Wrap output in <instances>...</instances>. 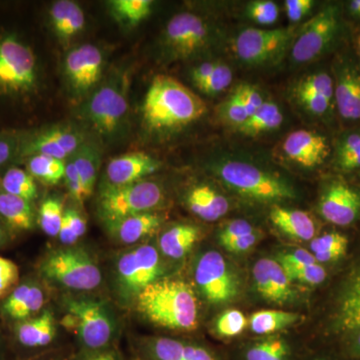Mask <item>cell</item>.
I'll list each match as a JSON object with an SVG mask.
<instances>
[{
  "mask_svg": "<svg viewBox=\"0 0 360 360\" xmlns=\"http://www.w3.org/2000/svg\"><path fill=\"white\" fill-rule=\"evenodd\" d=\"M206 105L179 80L168 75H156L149 85L142 120L149 131L168 132L191 124L202 117Z\"/></svg>",
  "mask_w": 360,
  "mask_h": 360,
  "instance_id": "cell-1",
  "label": "cell"
},
{
  "mask_svg": "<svg viewBox=\"0 0 360 360\" xmlns=\"http://www.w3.org/2000/svg\"><path fill=\"white\" fill-rule=\"evenodd\" d=\"M135 303L139 314L160 328L189 331L198 326V298L181 279H158L139 293Z\"/></svg>",
  "mask_w": 360,
  "mask_h": 360,
  "instance_id": "cell-2",
  "label": "cell"
},
{
  "mask_svg": "<svg viewBox=\"0 0 360 360\" xmlns=\"http://www.w3.org/2000/svg\"><path fill=\"white\" fill-rule=\"evenodd\" d=\"M127 75H110L99 84L80 108V117L90 129L108 141L120 139L129 117Z\"/></svg>",
  "mask_w": 360,
  "mask_h": 360,
  "instance_id": "cell-3",
  "label": "cell"
},
{
  "mask_svg": "<svg viewBox=\"0 0 360 360\" xmlns=\"http://www.w3.org/2000/svg\"><path fill=\"white\" fill-rule=\"evenodd\" d=\"M63 326L77 336L84 352L111 347L117 333L115 312L108 302L92 297L65 300Z\"/></svg>",
  "mask_w": 360,
  "mask_h": 360,
  "instance_id": "cell-4",
  "label": "cell"
},
{
  "mask_svg": "<svg viewBox=\"0 0 360 360\" xmlns=\"http://www.w3.org/2000/svg\"><path fill=\"white\" fill-rule=\"evenodd\" d=\"M40 276L52 284L75 291L96 290L103 274L94 257L79 248L52 251L39 264Z\"/></svg>",
  "mask_w": 360,
  "mask_h": 360,
  "instance_id": "cell-5",
  "label": "cell"
},
{
  "mask_svg": "<svg viewBox=\"0 0 360 360\" xmlns=\"http://www.w3.org/2000/svg\"><path fill=\"white\" fill-rule=\"evenodd\" d=\"M217 174L225 186L251 200L278 202L295 198L292 186L285 180L245 161H224Z\"/></svg>",
  "mask_w": 360,
  "mask_h": 360,
  "instance_id": "cell-6",
  "label": "cell"
},
{
  "mask_svg": "<svg viewBox=\"0 0 360 360\" xmlns=\"http://www.w3.org/2000/svg\"><path fill=\"white\" fill-rule=\"evenodd\" d=\"M165 194L160 184L141 180L127 186H103L97 200V212L104 224L151 212L160 207Z\"/></svg>",
  "mask_w": 360,
  "mask_h": 360,
  "instance_id": "cell-7",
  "label": "cell"
},
{
  "mask_svg": "<svg viewBox=\"0 0 360 360\" xmlns=\"http://www.w3.org/2000/svg\"><path fill=\"white\" fill-rule=\"evenodd\" d=\"M162 271L160 252L155 246L142 245L131 248L116 260V291L125 303L135 302L144 288L160 279Z\"/></svg>",
  "mask_w": 360,
  "mask_h": 360,
  "instance_id": "cell-8",
  "label": "cell"
},
{
  "mask_svg": "<svg viewBox=\"0 0 360 360\" xmlns=\"http://www.w3.org/2000/svg\"><path fill=\"white\" fill-rule=\"evenodd\" d=\"M214 37L212 26L202 16L180 13L172 16L165 26L162 45L168 58L186 60L210 49Z\"/></svg>",
  "mask_w": 360,
  "mask_h": 360,
  "instance_id": "cell-9",
  "label": "cell"
},
{
  "mask_svg": "<svg viewBox=\"0 0 360 360\" xmlns=\"http://www.w3.org/2000/svg\"><path fill=\"white\" fill-rule=\"evenodd\" d=\"M37 58L32 49L13 34L0 37V91L23 94L37 85Z\"/></svg>",
  "mask_w": 360,
  "mask_h": 360,
  "instance_id": "cell-10",
  "label": "cell"
},
{
  "mask_svg": "<svg viewBox=\"0 0 360 360\" xmlns=\"http://www.w3.org/2000/svg\"><path fill=\"white\" fill-rule=\"evenodd\" d=\"M340 11L336 6H328L295 33L291 44V58L295 63H311L328 51L340 34Z\"/></svg>",
  "mask_w": 360,
  "mask_h": 360,
  "instance_id": "cell-11",
  "label": "cell"
},
{
  "mask_svg": "<svg viewBox=\"0 0 360 360\" xmlns=\"http://www.w3.org/2000/svg\"><path fill=\"white\" fill-rule=\"evenodd\" d=\"M295 37L292 28H248L236 37L234 51L245 65H264L281 58Z\"/></svg>",
  "mask_w": 360,
  "mask_h": 360,
  "instance_id": "cell-12",
  "label": "cell"
},
{
  "mask_svg": "<svg viewBox=\"0 0 360 360\" xmlns=\"http://www.w3.org/2000/svg\"><path fill=\"white\" fill-rule=\"evenodd\" d=\"M194 281L203 297L213 304L231 302L238 295V277L217 251H206L198 258Z\"/></svg>",
  "mask_w": 360,
  "mask_h": 360,
  "instance_id": "cell-13",
  "label": "cell"
},
{
  "mask_svg": "<svg viewBox=\"0 0 360 360\" xmlns=\"http://www.w3.org/2000/svg\"><path fill=\"white\" fill-rule=\"evenodd\" d=\"M105 58L96 45L85 44L71 49L65 58V77L71 94L78 98L89 97L101 84Z\"/></svg>",
  "mask_w": 360,
  "mask_h": 360,
  "instance_id": "cell-14",
  "label": "cell"
},
{
  "mask_svg": "<svg viewBox=\"0 0 360 360\" xmlns=\"http://www.w3.org/2000/svg\"><path fill=\"white\" fill-rule=\"evenodd\" d=\"M89 141L82 129L70 123L56 124L39 130L21 146L22 156H52L68 160Z\"/></svg>",
  "mask_w": 360,
  "mask_h": 360,
  "instance_id": "cell-15",
  "label": "cell"
},
{
  "mask_svg": "<svg viewBox=\"0 0 360 360\" xmlns=\"http://www.w3.org/2000/svg\"><path fill=\"white\" fill-rule=\"evenodd\" d=\"M319 210L329 224L348 226L360 219V191L345 180H328L319 198Z\"/></svg>",
  "mask_w": 360,
  "mask_h": 360,
  "instance_id": "cell-16",
  "label": "cell"
},
{
  "mask_svg": "<svg viewBox=\"0 0 360 360\" xmlns=\"http://www.w3.org/2000/svg\"><path fill=\"white\" fill-rule=\"evenodd\" d=\"M286 160L304 168L319 167L329 155L328 139L312 130H295L283 139L281 144Z\"/></svg>",
  "mask_w": 360,
  "mask_h": 360,
  "instance_id": "cell-17",
  "label": "cell"
},
{
  "mask_svg": "<svg viewBox=\"0 0 360 360\" xmlns=\"http://www.w3.org/2000/svg\"><path fill=\"white\" fill-rule=\"evenodd\" d=\"M160 167V161L148 153L141 151L124 153L112 158L106 165L103 186H123L141 181L155 174Z\"/></svg>",
  "mask_w": 360,
  "mask_h": 360,
  "instance_id": "cell-18",
  "label": "cell"
},
{
  "mask_svg": "<svg viewBox=\"0 0 360 360\" xmlns=\"http://www.w3.org/2000/svg\"><path fill=\"white\" fill-rule=\"evenodd\" d=\"M335 103L338 113L347 122H360V70L342 59L335 66Z\"/></svg>",
  "mask_w": 360,
  "mask_h": 360,
  "instance_id": "cell-19",
  "label": "cell"
},
{
  "mask_svg": "<svg viewBox=\"0 0 360 360\" xmlns=\"http://www.w3.org/2000/svg\"><path fill=\"white\" fill-rule=\"evenodd\" d=\"M46 298L44 288L37 281L27 279L18 283L2 300L0 314L14 323L27 321L44 310Z\"/></svg>",
  "mask_w": 360,
  "mask_h": 360,
  "instance_id": "cell-20",
  "label": "cell"
},
{
  "mask_svg": "<svg viewBox=\"0 0 360 360\" xmlns=\"http://www.w3.org/2000/svg\"><path fill=\"white\" fill-rule=\"evenodd\" d=\"M143 360H219L212 350L172 338H151L141 347Z\"/></svg>",
  "mask_w": 360,
  "mask_h": 360,
  "instance_id": "cell-21",
  "label": "cell"
},
{
  "mask_svg": "<svg viewBox=\"0 0 360 360\" xmlns=\"http://www.w3.org/2000/svg\"><path fill=\"white\" fill-rule=\"evenodd\" d=\"M252 276L258 293L270 302L283 304L292 296L291 281L277 260H258L253 266Z\"/></svg>",
  "mask_w": 360,
  "mask_h": 360,
  "instance_id": "cell-22",
  "label": "cell"
},
{
  "mask_svg": "<svg viewBox=\"0 0 360 360\" xmlns=\"http://www.w3.org/2000/svg\"><path fill=\"white\" fill-rule=\"evenodd\" d=\"M295 94L300 103L311 115H326L335 101L333 78L323 71L311 73L298 82Z\"/></svg>",
  "mask_w": 360,
  "mask_h": 360,
  "instance_id": "cell-23",
  "label": "cell"
},
{
  "mask_svg": "<svg viewBox=\"0 0 360 360\" xmlns=\"http://www.w3.org/2000/svg\"><path fill=\"white\" fill-rule=\"evenodd\" d=\"M14 338L25 349H42L49 347L58 335L56 317L51 310L44 309L37 316L15 323Z\"/></svg>",
  "mask_w": 360,
  "mask_h": 360,
  "instance_id": "cell-24",
  "label": "cell"
},
{
  "mask_svg": "<svg viewBox=\"0 0 360 360\" xmlns=\"http://www.w3.org/2000/svg\"><path fill=\"white\" fill-rule=\"evenodd\" d=\"M335 323V328L343 335L360 326V262L341 286L336 302Z\"/></svg>",
  "mask_w": 360,
  "mask_h": 360,
  "instance_id": "cell-25",
  "label": "cell"
},
{
  "mask_svg": "<svg viewBox=\"0 0 360 360\" xmlns=\"http://www.w3.org/2000/svg\"><path fill=\"white\" fill-rule=\"evenodd\" d=\"M49 23L63 45H68L71 40L84 32V11L77 2L71 0H58L49 9Z\"/></svg>",
  "mask_w": 360,
  "mask_h": 360,
  "instance_id": "cell-26",
  "label": "cell"
},
{
  "mask_svg": "<svg viewBox=\"0 0 360 360\" xmlns=\"http://www.w3.org/2000/svg\"><path fill=\"white\" fill-rule=\"evenodd\" d=\"M162 217L153 212L139 213L105 224L111 236L122 245H135L158 231Z\"/></svg>",
  "mask_w": 360,
  "mask_h": 360,
  "instance_id": "cell-27",
  "label": "cell"
},
{
  "mask_svg": "<svg viewBox=\"0 0 360 360\" xmlns=\"http://www.w3.org/2000/svg\"><path fill=\"white\" fill-rule=\"evenodd\" d=\"M186 205L194 215L205 221L221 219L229 210L227 198L207 184L193 186L186 194Z\"/></svg>",
  "mask_w": 360,
  "mask_h": 360,
  "instance_id": "cell-28",
  "label": "cell"
},
{
  "mask_svg": "<svg viewBox=\"0 0 360 360\" xmlns=\"http://www.w3.org/2000/svg\"><path fill=\"white\" fill-rule=\"evenodd\" d=\"M269 215L272 224L290 238L307 241L315 238L316 226L309 213L276 205Z\"/></svg>",
  "mask_w": 360,
  "mask_h": 360,
  "instance_id": "cell-29",
  "label": "cell"
},
{
  "mask_svg": "<svg viewBox=\"0 0 360 360\" xmlns=\"http://www.w3.org/2000/svg\"><path fill=\"white\" fill-rule=\"evenodd\" d=\"M0 220L11 231H32L35 214L32 202L0 188Z\"/></svg>",
  "mask_w": 360,
  "mask_h": 360,
  "instance_id": "cell-30",
  "label": "cell"
},
{
  "mask_svg": "<svg viewBox=\"0 0 360 360\" xmlns=\"http://www.w3.org/2000/svg\"><path fill=\"white\" fill-rule=\"evenodd\" d=\"M200 236V229L195 225L176 224L161 234L158 245L165 257L181 259L193 250Z\"/></svg>",
  "mask_w": 360,
  "mask_h": 360,
  "instance_id": "cell-31",
  "label": "cell"
},
{
  "mask_svg": "<svg viewBox=\"0 0 360 360\" xmlns=\"http://www.w3.org/2000/svg\"><path fill=\"white\" fill-rule=\"evenodd\" d=\"M70 160L75 163L85 195L89 198L96 186L97 175L101 163V150L98 144L94 141H87L77 153L71 156Z\"/></svg>",
  "mask_w": 360,
  "mask_h": 360,
  "instance_id": "cell-32",
  "label": "cell"
},
{
  "mask_svg": "<svg viewBox=\"0 0 360 360\" xmlns=\"http://www.w3.org/2000/svg\"><path fill=\"white\" fill-rule=\"evenodd\" d=\"M113 20L125 28L136 27L153 11L150 0H112L108 2Z\"/></svg>",
  "mask_w": 360,
  "mask_h": 360,
  "instance_id": "cell-33",
  "label": "cell"
},
{
  "mask_svg": "<svg viewBox=\"0 0 360 360\" xmlns=\"http://www.w3.org/2000/svg\"><path fill=\"white\" fill-rule=\"evenodd\" d=\"M283 122V115L279 106L272 101H264L238 130L248 136H257L278 129Z\"/></svg>",
  "mask_w": 360,
  "mask_h": 360,
  "instance_id": "cell-34",
  "label": "cell"
},
{
  "mask_svg": "<svg viewBox=\"0 0 360 360\" xmlns=\"http://www.w3.org/2000/svg\"><path fill=\"white\" fill-rule=\"evenodd\" d=\"M333 165L342 172L360 169V129L350 130L338 137L333 153Z\"/></svg>",
  "mask_w": 360,
  "mask_h": 360,
  "instance_id": "cell-35",
  "label": "cell"
},
{
  "mask_svg": "<svg viewBox=\"0 0 360 360\" xmlns=\"http://www.w3.org/2000/svg\"><path fill=\"white\" fill-rule=\"evenodd\" d=\"M302 315L283 310H260L251 315L250 326L253 333L269 335L293 326Z\"/></svg>",
  "mask_w": 360,
  "mask_h": 360,
  "instance_id": "cell-36",
  "label": "cell"
},
{
  "mask_svg": "<svg viewBox=\"0 0 360 360\" xmlns=\"http://www.w3.org/2000/svg\"><path fill=\"white\" fill-rule=\"evenodd\" d=\"M348 245L349 241L345 234L328 232L312 239L310 250L319 264H330L347 255Z\"/></svg>",
  "mask_w": 360,
  "mask_h": 360,
  "instance_id": "cell-37",
  "label": "cell"
},
{
  "mask_svg": "<svg viewBox=\"0 0 360 360\" xmlns=\"http://www.w3.org/2000/svg\"><path fill=\"white\" fill-rule=\"evenodd\" d=\"M243 360H295L290 343L281 336H269L251 343L243 352Z\"/></svg>",
  "mask_w": 360,
  "mask_h": 360,
  "instance_id": "cell-38",
  "label": "cell"
},
{
  "mask_svg": "<svg viewBox=\"0 0 360 360\" xmlns=\"http://www.w3.org/2000/svg\"><path fill=\"white\" fill-rule=\"evenodd\" d=\"M65 167L66 160L52 156L32 155L27 160V172L46 186H54L65 179Z\"/></svg>",
  "mask_w": 360,
  "mask_h": 360,
  "instance_id": "cell-39",
  "label": "cell"
},
{
  "mask_svg": "<svg viewBox=\"0 0 360 360\" xmlns=\"http://www.w3.org/2000/svg\"><path fill=\"white\" fill-rule=\"evenodd\" d=\"M0 187L2 191L23 200L32 202L39 195L35 179L27 170L18 167H11L6 170L2 176Z\"/></svg>",
  "mask_w": 360,
  "mask_h": 360,
  "instance_id": "cell-40",
  "label": "cell"
},
{
  "mask_svg": "<svg viewBox=\"0 0 360 360\" xmlns=\"http://www.w3.org/2000/svg\"><path fill=\"white\" fill-rule=\"evenodd\" d=\"M65 210L63 201L49 198L42 201L39 210V224L41 231L51 238H58Z\"/></svg>",
  "mask_w": 360,
  "mask_h": 360,
  "instance_id": "cell-41",
  "label": "cell"
},
{
  "mask_svg": "<svg viewBox=\"0 0 360 360\" xmlns=\"http://www.w3.org/2000/svg\"><path fill=\"white\" fill-rule=\"evenodd\" d=\"M86 219L77 208H68L65 210L58 239L65 245H72L77 243L86 232Z\"/></svg>",
  "mask_w": 360,
  "mask_h": 360,
  "instance_id": "cell-42",
  "label": "cell"
},
{
  "mask_svg": "<svg viewBox=\"0 0 360 360\" xmlns=\"http://www.w3.org/2000/svg\"><path fill=\"white\" fill-rule=\"evenodd\" d=\"M219 115L222 122L236 129H239L248 120L250 115L239 97L238 90H234L231 96L220 104Z\"/></svg>",
  "mask_w": 360,
  "mask_h": 360,
  "instance_id": "cell-43",
  "label": "cell"
},
{
  "mask_svg": "<svg viewBox=\"0 0 360 360\" xmlns=\"http://www.w3.org/2000/svg\"><path fill=\"white\" fill-rule=\"evenodd\" d=\"M248 324V319L243 312L238 309L227 310L215 322V331L221 338H234L241 335Z\"/></svg>",
  "mask_w": 360,
  "mask_h": 360,
  "instance_id": "cell-44",
  "label": "cell"
},
{
  "mask_svg": "<svg viewBox=\"0 0 360 360\" xmlns=\"http://www.w3.org/2000/svg\"><path fill=\"white\" fill-rule=\"evenodd\" d=\"M283 269L291 283L298 281L309 285H319L323 283L328 276L326 270L321 264L283 267Z\"/></svg>",
  "mask_w": 360,
  "mask_h": 360,
  "instance_id": "cell-45",
  "label": "cell"
},
{
  "mask_svg": "<svg viewBox=\"0 0 360 360\" xmlns=\"http://www.w3.org/2000/svg\"><path fill=\"white\" fill-rule=\"evenodd\" d=\"M233 73L231 68L224 63H217L210 77L198 87L207 96H217L231 86Z\"/></svg>",
  "mask_w": 360,
  "mask_h": 360,
  "instance_id": "cell-46",
  "label": "cell"
},
{
  "mask_svg": "<svg viewBox=\"0 0 360 360\" xmlns=\"http://www.w3.org/2000/svg\"><path fill=\"white\" fill-rule=\"evenodd\" d=\"M248 13L251 20L258 25H271L278 18L279 9L276 2L257 0L248 4Z\"/></svg>",
  "mask_w": 360,
  "mask_h": 360,
  "instance_id": "cell-47",
  "label": "cell"
},
{
  "mask_svg": "<svg viewBox=\"0 0 360 360\" xmlns=\"http://www.w3.org/2000/svg\"><path fill=\"white\" fill-rule=\"evenodd\" d=\"M20 283V269L13 260L0 257V298H4Z\"/></svg>",
  "mask_w": 360,
  "mask_h": 360,
  "instance_id": "cell-48",
  "label": "cell"
},
{
  "mask_svg": "<svg viewBox=\"0 0 360 360\" xmlns=\"http://www.w3.org/2000/svg\"><path fill=\"white\" fill-rule=\"evenodd\" d=\"M63 180H65L66 188H68L71 198L79 205H84V201L87 200L84 186H82V180H80L75 163L72 162L70 158L66 160L65 174Z\"/></svg>",
  "mask_w": 360,
  "mask_h": 360,
  "instance_id": "cell-49",
  "label": "cell"
},
{
  "mask_svg": "<svg viewBox=\"0 0 360 360\" xmlns=\"http://www.w3.org/2000/svg\"><path fill=\"white\" fill-rule=\"evenodd\" d=\"M257 231L252 224L245 219H236L225 224L219 233V241L222 246L231 243L241 236Z\"/></svg>",
  "mask_w": 360,
  "mask_h": 360,
  "instance_id": "cell-50",
  "label": "cell"
},
{
  "mask_svg": "<svg viewBox=\"0 0 360 360\" xmlns=\"http://www.w3.org/2000/svg\"><path fill=\"white\" fill-rule=\"evenodd\" d=\"M239 97L245 105L248 115H252L264 103V98L259 90L253 85L245 84L236 87Z\"/></svg>",
  "mask_w": 360,
  "mask_h": 360,
  "instance_id": "cell-51",
  "label": "cell"
},
{
  "mask_svg": "<svg viewBox=\"0 0 360 360\" xmlns=\"http://www.w3.org/2000/svg\"><path fill=\"white\" fill-rule=\"evenodd\" d=\"M278 262L283 267L302 266L319 264L315 259L314 255L309 251L304 250H295L285 255H279Z\"/></svg>",
  "mask_w": 360,
  "mask_h": 360,
  "instance_id": "cell-52",
  "label": "cell"
},
{
  "mask_svg": "<svg viewBox=\"0 0 360 360\" xmlns=\"http://www.w3.org/2000/svg\"><path fill=\"white\" fill-rule=\"evenodd\" d=\"M314 6L311 0H286L284 2L286 15L291 22H298L304 18Z\"/></svg>",
  "mask_w": 360,
  "mask_h": 360,
  "instance_id": "cell-53",
  "label": "cell"
},
{
  "mask_svg": "<svg viewBox=\"0 0 360 360\" xmlns=\"http://www.w3.org/2000/svg\"><path fill=\"white\" fill-rule=\"evenodd\" d=\"M259 231H255V232H251V233L246 234V236H241V238L236 239V240L231 241V243H226V245H224V248L231 251V252H245V251H248L251 248H253L255 243L259 240Z\"/></svg>",
  "mask_w": 360,
  "mask_h": 360,
  "instance_id": "cell-54",
  "label": "cell"
},
{
  "mask_svg": "<svg viewBox=\"0 0 360 360\" xmlns=\"http://www.w3.org/2000/svg\"><path fill=\"white\" fill-rule=\"evenodd\" d=\"M345 354L352 360H360V326L345 333Z\"/></svg>",
  "mask_w": 360,
  "mask_h": 360,
  "instance_id": "cell-55",
  "label": "cell"
},
{
  "mask_svg": "<svg viewBox=\"0 0 360 360\" xmlns=\"http://www.w3.org/2000/svg\"><path fill=\"white\" fill-rule=\"evenodd\" d=\"M217 63L214 61H206V63H200V65L193 68V71H191V79H193V82L196 87L200 86L210 77V75L214 70L215 66H217Z\"/></svg>",
  "mask_w": 360,
  "mask_h": 360,
  "instance_id": "cell-56",
  "label": "cell"
},
{
  "mask_svg": "<svg viewBox=\"0 0 360 360\" xmlns=\"http://www.w3.org/2000/svg\"><path fill=\"white\" fill-rule=\"evenodd\" d=\"M79 360H122V357L117 350L110 347L96 352H84Z\"/></svg>",
  "mask_w": 360,
  "mask_h": 360,
  "instance_id": "cell-57",
  "label": "cell"
},
{
  "mask_svg": "<svg viewBox=\"0 0 360 360\" xmlns=\"http://www.w3.org/2000/svg\"><path fill=\"white\" fill-rule=\"evenodd\" d=\"M16 141L9 135H0V167L13 158L15 151Z\"/></svg>",
  "mask_w": 360,
  "mask_h": 360,
  "instance_id": "cell-58",
  "label": "cell"
},
{
  "mask_svg": "<svg viewBox=\"0 0 360 360\" xmlns=\"http://www.w3.org/2000/svg\"><path fill=\"white\" fill-rule=\"evenodd\" d=\"M348 11L355 18L360 20V0H352L348 4Z\"/></svg>",
  "mask_w": 360,
  "mask_h": 360,
  "instance_id": "cell-59",
  "label": "cell"
},
{
  "mask_svg": "<svg viewBox=\"0 0 360 360\" xmlns=\"http://www.w3.org/2000/svg\"><path fill=\"white\" fill-rule=\"evenodd\" d=\"M8 231L6 226H4L2 222H0V248H4L6 245L7 241H8Z\"/></svg>",
  "mask_w": 360,
  "mask_h": 360,
  "instance_id": "cell-60",
  "label": "cell"
},
{
  "mask_svg": "<svg viewBox=\"0 0 360 360\" xmlns=\"http://www.w3.org/2000/svg\"><path fill=\"white\" fill-rule=\"evenodd\" d=\"M0 360H6V342H4L1 329H0Z\"/></svg>",
  "mask_w": 360,
  "mask_h": 360,
  "instance_id": "cell-61",
  "label": "cell"
},
{
  "mask_svg": "<svg viewBox=\"0 0 360 360\" xmlns=\"http://www.w3.org/2000/svg\"><path fill=\"white\" fill-rule=\"evenodd\" d=\"M314 360H340L333 359V357H329V356H317L315 357Z\"/></svg>",
  "mask_w": 360,
  "mask_h": 360,
  "instance_id": "cell-62",
  "label": "cell"
},
{
  "mask_svg": "<svg viewBox=\"0 0 360 360\" xmlns=\"http://www.w3.org/2000/svg\"><path fill=\"white\" fill-rule=\"evenodd\" d=\"M357 49H359V53L360 56V34L359 39H357Z\"/></svg>",
  "mask_w": 360,
  "mask_h": 360,
  "instance_id": "cell-63",
  "label": "cell"
}]
</instances>
